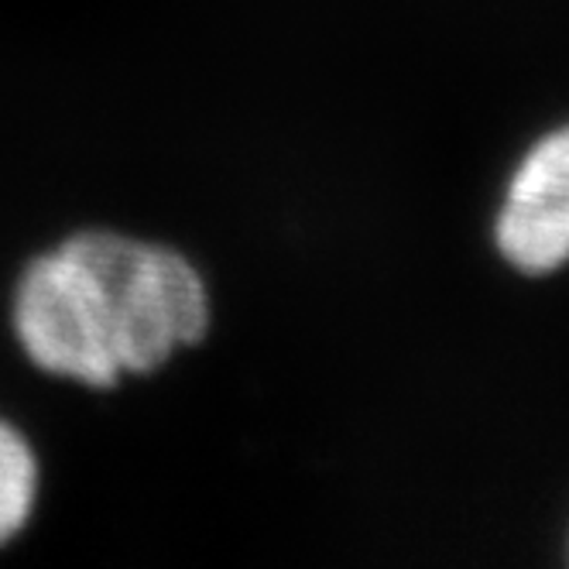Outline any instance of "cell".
Segmentation results:
<instances>
[{
	"label": "cell",
	"mask_w": 569,
	"mask_h": 569,
	"mask_svg": "<svg viewBox=\"0 0 569 569\" xmlns=\"http://www.w3.org/2000/svg\"><path fill=\"white\" fill-rule=\"evenodd\" d=\"M217 330V284L186 243L76 223L28 251L4 289V333L38 381L110 398L202 353Z\"/></svg>",
	"instance_id": "1"
},
{
	"label": "cell",
	"mask_w": 569,
	"mask_h": 569,
	"mask_svg": "<svg viewBox=\"0 0 569 569\" xmlns=\"http://www.w3.org/2000/svg\"><path fill=\"white\" fill-rule=\"evenodd\" d=\"M495 243L525 274H549L569 261V124L539 138L508 179Z\"/></svg>",
	"instance_id": "2"
},
{
	"label": "cell",
	"mask_w": 569,
	"mask_h": 569,
	"mask_svg": "<svg viewBox=\"0 0 569 569\" xmlns=\"http://www.w3.org/2000/svg\"><path fill=\"white\" fill-rule=\"evenodd\" d=\"M49 467L34 429L0 405V552L34 536L46 511Z\"/></svg>",
	"instance_id": "3"
}]
</instances>
